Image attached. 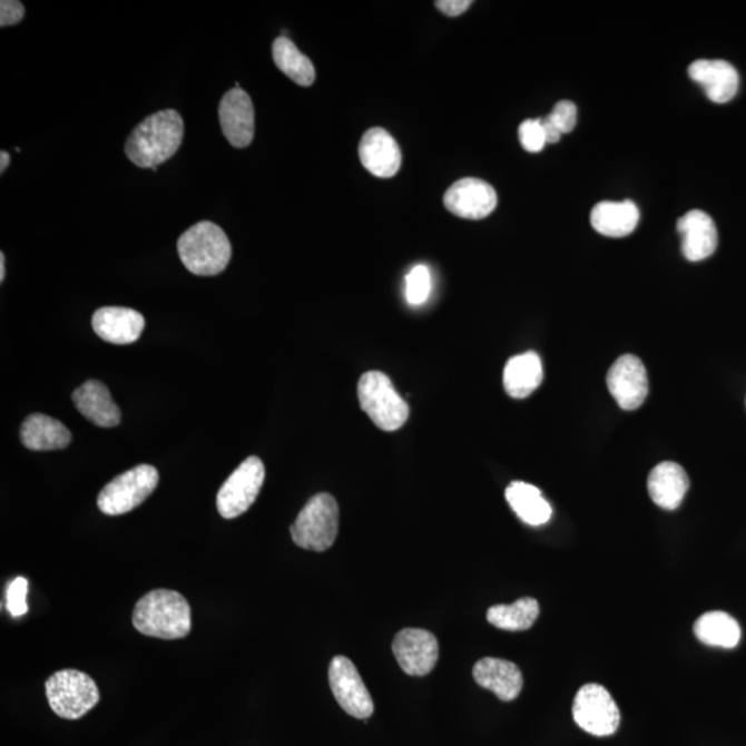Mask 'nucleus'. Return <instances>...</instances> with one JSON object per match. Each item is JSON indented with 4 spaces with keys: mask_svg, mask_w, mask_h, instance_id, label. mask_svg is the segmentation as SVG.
<instances>
[{
    "mask_svg": "<svg viewBox=\"0 0 746 746\" xmlns=\"http://www.w3.org/2000/svg\"><path fill=\"white\" fill-rule=\"evenodd\" d=\"M185 137V122L175 110L149 115L137 125L125 145L126 157L139 168L157 170L179 151Z\"/></svg>",
    "mask_w": 746,
    "mask_h": 746,
    "instance_id": "obj_1",
    "label": "nucleus"
},
{
    "mask_svg": "<svg viewBox=\"0 0 746 746\" xmlns=\"http://www.w3.org/2000/svg\"><path fill=\"white\" fill-rule=\"evenodd\" d=\"M134 625L140 634L164 640L183 639L192 632V607L176 590L157 589L135 607Z\"/></svg>",
    "mask_w": 746,
    "mask_h": 746,
    "instance_id": "obj_2",
    "label": "nucleus"
},
{
    "mask_svg": "<svg viewBox=\"0 0 746 746\" xmlns=\"http://www.w3.org/2000/svg\"><path fill=\"white\" fill-rule=\"evenodd\" d=\"M180 261L189 273L214 277L232 261V244L226 233L212 222H200L181 234L177 243Z\"/></svg>",
    "mask_w": 746,
    "mask_h": 746,
    "instance_id": "obj_3",
    "label": "nucleus"
},
{
    "mask_svg": "<svg viewBox=\"0 0 746 746\" xmlns=\"http://www.w3.org/2000/svg\"><path fill=\"white\" fill-rule=\"evenodd\" d=\"M357 393L361 410L383 432H395L409 421V404L383 372L364 373L360 379Z\"/></svg>",
    "mask_w": 746,
    "mask_h": 746,
    "instance_id": "obj_4",
    "label": "nucleus"
},
{
    "mask_svg": "<svg viewBox=\"0 0 746 746\" xmlns=\"http://www.w3.org/2000/svg\"><path fill=\"white\" fill-rule=\"evenodd\" d=\"M46 697L57 716L78 720L100 701V691L88 674L75 669L56 671L46 681Z\"/></svg>",
    "mask_w": 746,
    "mask_h": 746,
    "instance_id": "obj_5",
    "label": "nucleus"
},
{
    "mask_svg": "<svg viewBox=\"0 0 746 746\" xmlns=\"http://www.w3.org/2000/svg\"><path fill=\"white\" fill-rule=\"evenodd\" d=\"M338 532V507L331 493H318L306 503L291 527L298 548L325 552L335 543Z\"/></svg>",
    "mask_w": 746,
    "mask_h": 746,
    "instance_id": "obj_6",
    "label": "nucleus"
},
{
    "mask_svg": "<svg viewBox=\"0 0 746 746\" xmlns=\"http://www.w3.org/2000/svg\"><path fill=\"white\" fill-rule=\"evenodd\" d=\"M158 483V470L151 464H140L102 488L97 498V507L107 516L129 513L151 495Z\"/></svg>",
    "mask_w": 746,
    "mask_h": 746,
    "instance_id": "obj_7",
    "label": "nucleus"
},
{
    "mask_svg": "<svg viewBox=\"0 0 746 746\" xmlns=\"http://www.w3.org/2000/svg\"><path fill=\"white\" fill-rule=\"evenodd\" d=\"M266 478L264 464L257 457L245 459L229 475L217 493V510L223 519H237L248 512L262 491Z\"/></svg>",
    "mask_w": 746,
    "mask_h": 746,
    "instance_id": "obj_8",
    "label": "nucleus"
},
{
    "mask_svg": "<svg viewBox=\"0 0 746 746\" xmlns=\"http://www.w3.org/2000/svg\"><path fill=\"white\" fill-rule=\"evenodd\" d=\"M572 716L583 732L596 737L612 736L621 722V714L611 694L595 683L579 688L572 704Z\"/></svg>",
    "mask_w": 746,
    "mask_h": 746,
    "instance_id": "obj_9",
    "label": "nucleus"
},
{
    "mask_svg": "<svg viewBox=\"0 0 746 746\" xmlns=\"http://www.w3.org/2000/svg\"><path fill=\"white\" fill-rule=\"evenodd\" d=\"M330 685L342 709L355 719L366 720L373 715L375 705L361 679L357 668L349 658L337 656L330 665Z\"/></svg>",
    "mask_w": 746,
    "mask_h": 746,
    "instance_id": "obj_10",
    "label": "nucleus"
},
{
    "mask_svg": "<svg viewBox=\"0 0 746 746\" xmlns=\"http://www.w3.org/2000/svg\"><path fill=\"white\" fill-rule=\"evenodd\" d=\"M393 654L406 675L426 676L438 665L439 640L429 630L406 628L394 637Z\"/></svg>",
    "mask_w": 746,
    "mask_h": 746,
    "instance_id": "obj_11",
    "label": "nucleus"
},
{
    "mask_svg": "<svg viewBox=\"0 0 746 746\" xmlns=\"http://www.w3.org/2000/svg\"><path fill=\"white\" fill-rule=\"evenodd\" d=\"M444 205L451 214L462 219L480 220L495 210L498 195L487 181L468 177L446 189Z\"/></svg>",
    "mask_w": 746,
    "mask_h": 746,
    "instance_id": "obj_12",
    "label": "nucleus"
},
{
    "mask_svg": "<svg viewBox=\"0 0 746 746\" xmlns=\"http://www.w3.org/2000/svg\"><path fill=\"white\" fill-rule=\"evenodd\" d=\"M607 386L619 406L634 411L645 403L648 377L645 365L635 355H622L612 364L607 375Z\"/></svg>",
    "mask_w": 746,
    "mask_h": 746,
    "instance_id": "obj_13",
    "label": "nucleus"
},
{
    "mask_svg": "<svg viewBox=\"0 0 746 746\" xmlns=\"http://www.w3.org/2000/svg\"><path fill=\"white\" fill-rule=\"evenodd\" d=\"M219 119L224 137L235 148H245L254 141L255 108L248 94L234 88L223 96Z\"/></svg>",
    "mask_w": 746,
    "mask_h": 746,
    "instance_id": "obj_14",
    "label": "nucleus"
},
{
    "mask_svg": "<svg viewBox=\"0 0 746 746\" xmlns=\"http://www.w3.org/2000/svg\"><path fill=\"white\" fill-rule=\"evenodd\" d=\"M359 155L361 164L371 175L390 179L401 168V149L389 131L372 128L361 139Z\"/></svg>",
    "mask_w": 746,
    "mask_h": 746,
    "instance_id": "obj_15",
    "label": "nucleus"
},
{
    "mask_svg": "<svg viewBox=\"0 0 746 746\" xmlns=\"http://www.w3.org/2000/svg\"><path fill=\"white\" fill-rule=\"evenodd\" d=\"M681 252L687 261L701 262L714 255L719 235L714 220L703 210H691L677 222Z\"/></svg>",
    "mask_w": 746,
    "mask_h": 746,
    "instance_id": "obj_16",
    "label": "nucleus"
},
{
    "mask_svg": "<svg viewBox=\"0 0 746 746\" xmlns=\"http://www.w3.org/2000/svg\"><path fill=\"white\" fill-rule=\"evenodd\" d=\"M688 75L703 86L710 101L725 105L734 99L739 88L736 68L725 60H697L688 67Z\"/></svg>",
    "mask_w": 746,
    "mask_h": 746,
    "instance_id": "obj_17",
    "label": "nucleus"
},
{
    "mask_svg": "<svg viewBox=\"0 0 746 746\" xmlns=\"http://www.w3.org/2000/svg\"><path fill=\"white\" fill-rule=\"evenodd\" d=\"M97 336L112 344H130L140 337L146 321L139 312L128 307H102L91 318Z\"/></svg>",
    "mask_w": 746,
    "mask_h": 746,
    "instance_id": "obj_18",
    "label": "nucleus"
},
{
    "mask_svg": "<svg viewBox=\"0 0 746 746\" xmlns=\"http://www.w3.org/2000/svg\"><path fill=\"white\" fill-rule=\"evenodd\" d=\"M473 677L480 687L507 703L520 696L524 683L518 665L499 658L480 659L474 665Z\"/></svg>",
    "mask_w": 746,
    "mask_h": 746,
    "instance_id": "obj_19",
    "label": "nucleus"
},
{
    "mask_svg": "<svg viewBox=\"0 0 746 746\" xmlns=\"http://www.w3.org/2000/svg\"><path fill=\"white\" fill-rule=\"evenodd\" d=\"M75 406L99 428H115L120 423V411L114 403L110 390L99 381H88L75 390Z\"/></svg>",
    "mask_w": 746,
    "mask_h": 746,
    "instance_id": "obj_20",
    "label": "nucleus"
},
{
    "mask_svg": "<svg viewBox=\"0 0 746 746\" xmlns=\"http://www.w3.org/2000/svg\"><path fill=\"white\" fill-rule=\"evenodd\" d=\"M647 487L654 503L662 509L675 510L685 499L690 480L680 464L662 462L651 470Z\"/></svg>",
    "mask_w": 746,
    "mask_h": 746,
    "instance_id": "obj_21",
    "label": "nucleus"
},
{
    "mask_svg": "<svg viewBox=\"0 0 746 746\" xmlns=\"http://www.w3.org/2000/svg\"><path fill=\"white\" fill-rule=\"evenodd\" d=\"M20 439L22 445L31 451H57L71 443V433L57 419L32 413L21 424Z\"/></svg>",
    "mask_w": 746,
    "mask_h": 746,
    "instance_id": "obj_22",
    "label": "nucleus"
},
{
    "mask_svg": "<svg viewBox=\"0 0 746 746\" xmlns=\"http://www.w3.org/2000/svg\"><path fill=\"white\" fill-rule=\"evenodd\" d=\"M640 220V212L632 200L597 204L590 215V223L597 233L611 238H622L632 234Z\"/></svg>",
    "mask_w": 746,
    "mask_h": 746,
    "instance_id": "obj_23",
    "label": "nucleus"
},
{
    "mask_svg": "<svg viewBox=\"0 0 746 746\" xmlns=\"http://www.w3.org/2000/svg\"><path fill=\"white\" fill-rule=\"evenodd\" d=\"M542 381V361L537 353L514 355L504 366L503 386L510 397L527 399L541 386Z\"/></svg>",
    "mask_w": 746,
    "mask_h": 746,
    "instance_id": "obj_24",
    "label": "nucleus"
},
{
    "mask_svg": "<svg viewBox=\"0 0 746 746\" xmlns=\"http://www.w3.org/2000/svg\"><path fill=\"white\" fill-rule=\"evenodd\" d=\"M504 495L513 512L528 526H543L552 518V507L536 485L513 481L507 488Z\"/></svg>",
    "mask_w": 746,
    "mask_h": 746,
    "instance_id": "obj_25",
    "label": "nucleus"
},
{
    "mask_svg": "<svg viewBox=\"0 0 746 746\" xmlns=\"http://www.w3.org/2000/svg\"><path fill=\"white\" fill-rule=\"evenodd\" d=\"M694 634L710 647L734 648L742 640L739 624L723 611H710L699 617L694 624Z\"/></svg>",
    "mask_w": 746,
    "mask_h": 746,
    "instance_id": "obj_26",
    "label": "nucleus"
},
{
    "mask_svg": "<svg viewBox=\"0 0 746 746\" xmlns=\"http://www.w3.org/2000/svg\"><path fill=\"white\" fill-rule=\"evenodd\" d=\"M273 59L275 66L298 86L308 88L314 84L315 68L312 60L289 38L279 37L274 40Z\"/></svg>",
    "mask_w": 746,
    "mask_h": 746,
    "instance_id": "obj_27",
    "label": "nucleus"
},
{
    "mask_svg": "<svg viewBox=\"0 0 746 746\" xmlns=\"http://www.w3.org/2000/svg\"><path fill=\"white\" fill-rule=\"evenodd\" d=\"M539 602L532 597H522L513 605L492 606L487 611L488 622L493 627L510 632L527 630L536 624L539 617Z\"/></svg>",
    "mask_w": 746,
    "mask_h": 746,
    "instance_id": "obj_28",
    "label": "nucleus"
},
{
    "mask_svg": "<svg viewBox=\"0 0 746 746\" xmlns=\"http://www.w3.org/2000/svg\"><path fill=\"white\" fill-rule=\"evenodd\" d=\"M432 292V274L424 264H418L405 277V298L411 306H422Z\"/></svg>",
    "mask_w": 746,
    "mask_h": 746,
    "instance_id": "obj_29",
    "label": "nucleus"
},
{
    "mask_svg": "<svg viewBox=\"0 0 746 746\" xmlns=\"http://www.w3.org/2000/svg\"><path fill=\"white\" fill-rule=\"evenodd\" d=\"M519 139L528 153H541L548 145L541 119H527L520 125Z\"/></svg>",
    "mask_w": 746,
    "mask_h": 746,
    "instance_id": "obj_30",
    "label": "nucleus"
},
{
    "mask_svg": "<svg viewBox=\"0 0 746 746\" xmlns=\"http://www.w3.org/2000/svg\"><path fill=\"white\" fill-rule=\"evenodd\" d=\"M28 581L26 578L19 577L10 582L8 592H6V607L10 616L20 618L28 612L27 606Z\"/></svg>",
    "mask_w": 746,
    "mask_h": 746,
    "instance_id": "obj_31",
    "label": "nucleus"
},
{
    "mask_svg": "<svg viewBox=\"0 0 746 746\" xmlns=\"http://www.w3.org/2000/svg\"><path fill=\"white\" fill-rule=\"evenodd\" d=\"M552 124L560 130L561 135L570 134L577 126V106L571 101L562 100L554 106L553 111L548 115Z\"/></svg>",
    "mask_w": 746,
    "mask_h": 746,
    "instance_id": "obj_32",
    "label": "nucleus"
},
{
    "mask_svg": "<svg viewBox=\"0 0 746 746\" xmlns=\"http://www.w3.org/2000/svg\"><path fill=\"white\" fill-rule=\"evenodd\" d=\"M26 8L17 0H2L0 2V27L19 24L24 19Z\"/></svg>",
    "mask_w": 746,
    "mask_h": 746,
    "instance_id": "obj_33",
    "label": "nucleus"
},
{
    "mask_svg": "<svg viewBox=\"0 0 746 746\" xmlns=\"http://www.w3.org/2000/svg\"><path fill=\"white\" fill-rule=\"evenodd\" d=\"M470 0H440L435 2V8H438L441 13L450 17H457L464 13L470 8Z\"/></svg>",
    "mask_w": 746,
    "mask_h": 746,
    "instance_id": "obj_34",
    "label": "nucleus"
},
{
    "mask_svg": "<svg viewBox=\"0 0 746 746\" xmlns=\"http://www.w3.org/2000/svg\"><path fill=\"white\" fill-rule=\"evenodd\" d=\"M542 128L544 131V137H547L548 145H554L561 139V134L558 128L552 124L548 117L541 119Z\"/></svg>",
    "mask_w": 746,
    "mask_h": 746,
    "instance_id": "obj_35",
    "label": "nucleus"
},
{
    "mask_svg": "<svg viewBox=\"0 0 746 746\" xmlns=\"http://www.w3.org/2000/svg\"><path fill=\"white\" fill-rule=\"evenodd\" d=\"M10 165V155L9 153L2 151L0 153V174H4L6 169L9 168Z\"/></svg>",
    "mask_w": 746,
    "mask_h": 746,
    "instance_id": "obj_36",
    "label": "nucleus"
},
{
    "mask_svg": "<svg viewBox=\"0 0 746 746\" xmlns=\"http://www.w3.org/2000/svg\"><path fill=\"white\" fill-rule=\"evenodd\" d=\"M4 263H6V259H4V254L2 252V254H0V281H2V283H3L4 277H6Z\"/></svg>",
    "mask_w": 746,
    "mask_h": 746,
    "instance_id": "obj_37",
    "label": "nucleus"
}]
</instances>
